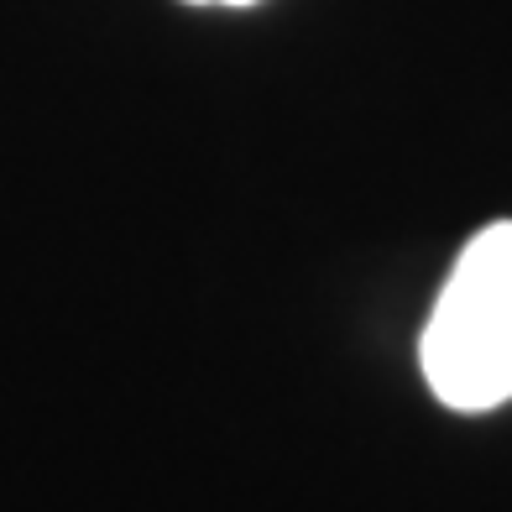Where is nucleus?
I'll return each instance as SVG.
<instances>
[{"mask_svg":"<svg viewBox=\"0 0 512 512\" xmlns=\"http://www.w3.org/2000/svg\"><path fill=\"white\" fill-rule=\"evenodd\" d=\"M424 382L455 413L512 398V220L465 241L424 324Z\"/></svg>","mask_w":512,"mask_h":512,"instance_id":"f257e3e1","label":"nucleus"},{"mask_svg":"<svg viewBox=\"0 0 512 512\" xmlns=\"http://www.w3.org/2000/svg\"><path fill=\"white\" fill-rule=\"evenodd\" d=\"M194 6H256V0H194Z\"/></svg>","mask_w":512,"mask_h":512,"instance_id":"f03ea898","label":"nucleus"}]
</instances>
